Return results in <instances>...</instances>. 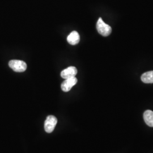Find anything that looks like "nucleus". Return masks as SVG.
<instances>
[{"instance_id": "f257e3e1", "label": "nucleus", "mask_w": 153, "mask_h": 153, "mask_svg": "<svg viewBox=\"0 0 153 153\" xmlns=\"http://www.w3.org/2000/svg\"><path fill=\"white\" fill-rule=\"evenodd\" d=\"M97 29L98 33L103 36H108L112 32V28L108 25L103 21L102 18H99L97 23Z\"/></svg>"}, {"instance_id": "f03ea898", "label": "nucleus", "mask_w": 153, "mask_h": 153, "mask_svg": "<svg viewBox=\"0 0 153 153\" xmlns=\"http://www.w3.org/2000/svg\"><path fill=\"white\" fill-rule=\"evenodd\" d=\"M9 66L14 71L16 72H23L27 69L26 63L22 60H13L10 61Z\"/></svg>"}, {"instance_id": "7ed1b4c3", "label": "nucleus", "mask_w": 153, "mask_h": 153, "mask_svg": "<svg viewBox=\"0 0 153 153\" xmlns=\"http://www.w3.org/2000/svg\"><path fill=\"white\" fill-rule=\"evenodd\" d=\"M57 123V118L52 115H49L44 123V129L46 132L50 133L54 131L55 126Z\"/></svg>"}, {"instance_id": "20e7f679", "label": "nucleus", "mask_w": 153, "mask_h": 153, "mask_svg": "<svg viewBox=\"0 0 153 153\" xmlns=\"http://www.w3.org/2000/svg\"><path fill=\"white\" fill-rule=\"evenodd\" d=\"M77 81L78 80L76 76L66 79L61 85V89L64 92H68L71 90V88L76 85Z\"/></svg>"}, {"instance_id": "39448f33", "label": "nucleus", "mask_w": 153, "mask_h": 153, "mask_svg": "<svg viewBox=\"0 0 153 153\" xmlns=\"http://www.w3.org/2000/svg\"><path fill=\"white\" fill-rule=\"evenodd\" d=\"M77 74V69L74 66H69L61 73V76L64 79L75 77Z\"/></svg>"}, {"instance_id": "423d86ee", "label": "nucleus", "mask_w": 153, "mask_h": 153, "mask_svg": "<svg viewBox=\"0 0 153 153\" xmlns=\"http://www.w3.org/2000/svg\"><path fill=\"white\" fill-rule=\"evenodd\" d=\"M68 42L71 45H76L80 41V36L79 33L76 31H72L67 38Z\"/></svg>"}, {"instance_id": "0eeeda50", "label": "nucleus", "mask_w": 153, "mask_h": 153, "mask_svg": "<svg viewBox=\"0 0 153 153\" xmlns=\"http://www.w3.org/2000/svg\"><path fill=\"white\" fill-rule=\"evenodd\" d=\"M143 119L148 126L153 127V111L146 110L143 113Z\"/></svg>"}, {"instance_id": "6e6552de", "label": "nucleus", "mask_w": 153, "mask_h": 153, "mask_svg": "<svg viewBox=\"0 0 153 153\" xmlns=\"http://www.w3.org/2000/svg\"><path fill=\"white\" fill-rule=\"evenodd\" d=\"M141 78L142 82L145 83H153V71H148L143 73Z\"/></svg>"}]
</instances>
